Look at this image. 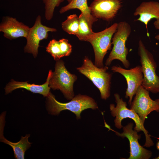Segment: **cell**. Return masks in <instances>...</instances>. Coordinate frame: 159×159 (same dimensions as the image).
I'll use <instances>...</instances> for the list:
<instances>
[{
	"mask_svg": "<svg viewBox=\"0 0 159 159\" xmlns=\"http://www.w3.org/2000/svg\"><path fill=\"white\" fill-rule=\"evenodd\" d=\"M68 39H62L58 41L54 39L50 41L46 47V50L57 61L62 57L68 56L72 52V46Z\"/></svg>",
	"mask_w": 159,
	"mask_h": 159,
	"instance_id": "e0dca14e",
	"label": "cell"
},
{
	"mask_svg": "<svg viewBox=\"0 0 159 159\" xmlns=\"http://www.w3.org/2000/svg\"><path fill=\"white\" fill-rule=\"evenodd\" d=\"M117 25L118 23H115L102 31L94 32L85 40L89 42L92 46L95 54L94 64L99 67H104L103 59L108 51L111 49V40Z\"/></svg>",
	"mask_w": 159,
	"mask_h": 159,
	"instance_id": "52a82bcc",
	"label": "cell"
},
{
	"mask_svg": "<svg viewBox=\"0 0 159 159\" xmlns=\"http://www.w3.org/2000/svg\"><path fill=\"white\" fill-rule=\"evenodd\" d=\"M153 24L155 28L159 30V19H156L153 23ZM155 38L157 40L159 41V34L155 36Z\"/></svg>",
	"mask_w": 159,
	"mask_h": 159,
	"instance_id": "7402d4cb",
	"label": "cell"
},
{
	"mask_svg": "<svg viewBox=\"0 0 159 159\" xmlns=\"http://www.w3.org/2000/svg\"><path fill=\"white\" fill-rule=\"evenodd\" d=\"M44 4L45 16L47 20L53 18L55 8L59 6L64 0H42Z\"/></svg>",
	"mask_w": 159,
	"mask_h": 159,
	"instance_id": "44dd1931",
	"label": "cell"
},
{
	"mask_svg": "<svg viewBox=\"0 0 159 159\" xmlns=\"http://www.w3.org/2000/svg\"><path fill=\"white\" fill-rule=\"evenodd\" d=\"M130 24L125 21L118 23L117 30L112 39L113 47L105 62L106 66L110 65L115 59L120 61L125 68H128L130 63L127 59L128 50L126 42L131 32Z\"/></svg>",
	"mask_w": 159,
	"mask_h": 159,
	"instance_id": "5b68a950",
	"label": "cell"
},
{
	"mask_svg": "<svg viewBox=\"0 0 159 159\" xmlns=\"http://www.w3.org/2000/svg\"><path fill=\"white\" fill-rule=\"evenodd\" d=\"M79 19L76 14L69 15L62 24L63 30L69 34L76 35L78 33L79 26Z\"/></svg>",
	"mask_w": 159,
	"mask_h": 159,
	"instance_id": "d6986e66",
	"label": "cell"
},
{
	"mask_svg": "<svg viewBox=\"0 0 159 159\" xmlns=\"http://www.w3.org/2000/svg\"><path fill=\"white\" fill-rule=\"evenodd\" d=\"M29 28L16 18L9 16L4 17L0 24V31L4 33L5 37L10 40L20 37L26 38Z\"/></svg>",
	"mask_w": 159,
	"mask_h": 159,
	"instance_id": "4fadbf2b",
	"label": "cell"
},
{
	"mask_svg": "<svg viewBox=\"0 0 159 159\" xmlns=\"http://www.w3.org/2000/svg\"><path fill=\"white\" fill-rule=\"evenodd\" d=\"M74 9H78L81 11L92 28L94 22L98 20V19L94 17L91 14L87 0H72L67 5L61 8L59 12L62 14Z\"/></svg>",
	"mask_w": 159,
	"mask_h": 159,
	"instance_id": "ac0fdd59",
	"label": "cell"
},
{
	"mask_svg": "<svg viewBox=\"0 0 159 159\" xmlns=\"http://www.w3.org/2000/svg\"><path fill=\"white\" fill-rule=\"evenodd\" d=\"M90 80L100 91L101 98L106 100L110 96L112 75L107 71L108 66L99 67L87 57H85L81 66L76 68Z\"/></svg>",
	"mask_w": 159,
	"mask_h": 159,
	"instance_id": "7a4b0ae2",
	"label": "cell"
},
{
	"mask_svg": "<svg viewBox=\"0 0 159 159\" xmlns=\"http://www.w3.org/2000/svg\"><path fill=\"white\" fill-rule=\"evenodd\" d=\"M52 72L51 70L49 71L46 81L42 85L30 84L27 82H20L12 80L5 88L6 94H7L13 90L20 88L26 89L34 93H38L44 97H47L49 94L50 88L49 86V82Z\"/></svg>",
	"mask_w": 159,
	"mask_h": 159,
	"instance_id": "5bb4252c",
	"label": "cell"
},
{
	"mask_svg": "<svg viewBox=\"0 0 159 159\" xmlns=\"http://www.w3.org/2000/svg\"><path fill=\"white\" fill-rule=\"evenodd\" d=\"M114 97L116 105L115 106L114 104H110V109L112 115L115 117L114 120L115 127L120 129L123 127L121 122L123 119L128 118L132 119L135 124L134 129L138 132L142 131L145 134V141L143 146L147 148L153 146L154 143L150 137L151 135L145 128L144 123L139 116L133 110L127 107L126 102L120 98L118 93H115Z\"/></svg>",
	"mask_w": 159,
	"mask_h": 159,
	"instance_id": "3957f363",
	"label": "cell"
},
{
	"mask_svg": "<svg viewBox=\"0 0 159 159\" xmlns=\"http://www.w3.org/2000/svg\"><path fill=\"white\" fill-rule=\"evenodd\" d=\"M105 127L115 132L118 136L126 138L128 140L130 146V156L127 159H149L152 156L151 151L144 148L139 144L138 140L141 137L138 132L133 129L132 122H129L122 127L123 132L121 133L112 129L105 121Z\"/></svg>",
	"mask_w": 159,
	"mask_h": 159,
	"instance_id": "ba28073f",
	"label": "cell"
},
{
	"mask_svg": "<svg viewBox=\"0 0 159 159\" xmlns=\"http://www.w3.org/2000/svg\"><path fill=\"white\" fill-rule=\"evenodd\" d=\"M56 29L47 27L41 23V17L38 15L36 18L34 25L29 28L27 38L26 44L24 48V52L32 54L36 57L38 54L40 41L47 39L49 32H55Z\"/></svg>",
	"mask_w": 159,
	"mask_h": 159,
	"instance_id": "30bf717a",
	"label": "cell"
},
{
	"mask_svg": "<svg viewBox=\"0 0 159 159\" xmlns=\"http://www.w3.org/2000/svg\"><path fill=\"white\" fill-rule=\"evenodd\" d=\"M138 54L143 75L142 85L153 94L159 93V76L156 72V63L153 54L140 39L138 42Z\"/></svg>",
	"mask_w": 159,
	"mask_h": 159,
	"instance_id": "277c9868",
	"label": "cell"
},
{
	"mask_svg": "<svg viewBox=\"0 0 159 159\" xmlns=\"http://www.w3.org/2000/svg\"><path fill=\"white\" fill-rule=\"evenodd\" d=\"M133 15L139 16L136 21L144 24L149 37L147 25L152 19H159V2L153 1L143 2L136 8Z\"/></svg>",
	"mask_w": 159,
	"mask_h": 159,
	"instance_id": "9a60e30c",
	"label": "cell"
},
{
	"mask_svg": "<svg viewBox=\"0 0 159 159\" xmlns=\"http://www.w3.org/2000/svg\"><path fill=\"white\" fill-rule=\"evenodd\" d=\"M47 108L48 113L53 115H57L63 110H68L74 114L77 119L81 118L80 114L87 109L96 110L98 108L97 103L92 97L86 95L79 94L67 103L59 102L50 92L47 97Z\"/></svg>",
	"mask_w": 159,
	"mask_h": 159,
	"instance_id": "6da1fadb",
	"label": "cell"
},
{
	"mask_svg": "<svg viewBox=\"0 0 159 159\" xmlns=\"http://www.w3.org/2000/svg\"><path fill=\"white\" fill-rule=\"evenodd\" d=\"M122 6L120 0H94L89 7L94 17L109 21L115 17Z\"/></svg>",
	"mask_w": 159,
	"mask_h": 159,
	"instance_id": "7c38bea8",
	"label": "cell"
},
{
	"mask_svg": "<svg viewBox=\"0 0 159 159\" xmlns=\"http://www.w3.org/2000/svg\"><path fill=\"white\" fill-rule=\"evenodd\" d=\"M77 79V76L69 72L61 60L56 61L55 70L49 82V86L52 90H60L65 97L71 100L74 96L73 85Z\"/></svg>",
	"mask_w": 159,
	"mask_h": 159,
	"instance_id": "8992f818",
	"label": "cell"
},
{
	"mask_svg": "<svg viewBox=\"0 0 159 159\" xmlns=\"http://www.w3.org/2000/svg\"><path fill=\"white\" fill-rule=\"evenodd\" d=\"M158 141H157L156 144V147L157 149L159 150V138H157ZM154 159H159V154L158 157L155 158Z\"/></svg>",
	"mask_w": 159,
	"mask_h": 159,
	"instance_id": "603a6c76",
	"label": "cell"
},
{
	"mask_svg": "<svg viewBox=\"0 0 159 159\" xmlns=\"http://www.w3.org/2000/svg\"><path fill=\"white\" fill-rule=\"evenodd\" d=\"M66 0L67 1H68V3L70 2L72 0Z\"/></svg>",
	"mask_w": 159,
	"mask_h": 159,
	"instance_id": "cb8c5ba5",
	"label": "cell"
},
{
	"mask_svg": "<svg viewBox=\"0 0 159 159\" xmlns=\"http://www.w3.org/2000/svg\"><path fill=\"white\" fill-rule=\"evenodd\" d=\"M130 109L138 114L144 123L147 116L151 112H159V99L152 100L149 96V91L141 85L135 94Z\"/></svg>",
	"mask_w": 159,
	"mask_h": 159,
	"instance_id": "9c48e42d",
	"label": "cell"
},
{
	"mask_svg": "<svg viewBox=\"0 0 159 159\" xmlns=\"http://www.w3.org/2000/svg\"><path fill=\"white\" fill-rule=\"evenodd\" d=\"M5 115L0 116V141L9 145L13 148L14 156L16 159H24L26 151L31 146L32 143L29 142L28 138L29 134H26L25 137L21 136L20 140L17 142H10L4 137L3 131L5 120Z\"/></svg>",
	"mask_w": 159,
	"mask_h": 159,
	"instance_id": "2e32d148",
	"label": "cell"
},
{
	"mask_svg": "<svg viewBox=\"0 0 159 159\" xmlns=\"http://www.w3.org/2000/svg\"><path fill=\"white\" fill-rule=\"evenodd\" d=\"M111 70L121 74L125 78L127 84L125 97L129 98L128 103L130 106L133 97L143 82V75L141 66L127 69L120 66L114 65L112 67Z\"/></svg>",
	"mask_w": 159,
	"mask_h": 159,
	"instance_id": "8fae6325",
	"label": "cell"
},
{
	"mask_svg": "<svg viewBox=\"0 0 159 159\" xmlns=\"http://www.w3.org/2000/svg\"><path fill=\"white\" fill-rule=\"evenodd\" d=\"M79 26L78 32L76 36L81 41H84L88 37L92 35L93 32L87 19L82 13L79 16Z\"/></svg>",
	"mask_w": 159,
	"mask_h": 159,
	"instance_id": "ffe728a7",
	"label": "cell"
}]
</instances>
